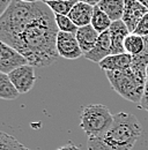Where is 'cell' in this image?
I'll list each match as a JSON object with an SVG mask.
<instances>
[{
    "instance_id": "cell-30",
    "label": "cell",
    "mask_w": 148,
    "mask_h": 150,
    "mask_svg": "<svg viewBox=\"0 0 148 150\" xmlns=\"http://www.w3.org/2000/svg\"><path fill=\"white\" fill-rule=\"evenodd\" d=\"M42 1H44V2H48V1H51V0H42Z\"/></svg>"
},
{
    "instance_id": "cell-1",
    "label": "cell",
    "mask_w": 148,
    "mask_h": 150,
    "mask_svg": "<svg viewBox=\"0 0 148 150\" xmlns=\"http://www.w3.org/2000/svg\"><path fill=\"white\" fill-rule=\"evenodd\" d=\"M55 13L44 1L13 0L0 16V40L15 49L34 67L50 66L59 58Z\"/></svg>"
},
{
    "instance_id": "cell-3",
    "label": "cell",
    "mask_w": 148,
    "mask_h": 150,
    "mask_svg": "<svg viewBox=\"0 0 148 150\" xmlns=\"http://www.w3.org/2000/svg\"><path fill=\"white\" fill-rule=\"evenodd\" d=\"M105 74L112 89L119 96L140 104L146 89L147 74L135 72L132 68L120 72H105Z\"/></svg>"
},
{
    "instance_id": "cell-18",
    "label": "cell",
    "mask_w": 148,
    "mask_h": 150,
    "mask_svg": "<svg viewBox=\"0 0 148 150\" xmlns=\"http://www.w3.org/2000/svg\"><path fill=\"white\" fill-rule=\"evenodd\" d=\"M0 150H30L16 140L13 135H9L5 132L0 133Z\"/></svg>"
},
{
    "instance_id": "cell-6",
    "label": "cell",
    "mask_w": 148,
    "mask_h": 150,
    "mask_svg": "<svg viewBox=\"0 0 148 150\" xmlns=\"http://www.w3.org/2000/svg\"><path fill=\"white\" fill-rule=\"evenodd\" d=\"M8 76L20 94L29 93L34 88L37 81L35 67L31 65L21 66L15 71H13L12 73H9Z\"/></svg>"
},
{
    "instance_id": "cell-7",
    "label": "cell",
    "mask_w": 148,
    "mask_h": 150,
    "mask_svg": "<svg viewBox=\"0 0 148 150\" xmlns=\"http://www.w3.org/2000/svg\"><path fill=\"white\" fill-rule=\"evenodd\" d=\"M57 51L59 57L68 60H75L83 56L75 35L61 31L57 36Z\"/></svg>"
},
{
    "instance_id": "cell-26",
    "label": "cell",
    "mask_w": 148,
    "mask_h": 150,
    "mask_svg": "<svg viewBox=\"0 0 148 150\" xmlns=\"http://www.w3.org/2000/svg\"><path fill=\"white\" fill-rule=\"evenodd\" d=\"M23 2H37V1H42V0H21Z\"/></svg>"
},
{
    "instance_id": "cell-2",
    "label": "cell",
    "mask_w": 148,
    "mask_h": 150,
    "mask_svg": "<svg viewBox=\"0 0 148 150\" xmlns=\"http://www.w3.org/2000/svg\"><path fill=\"white\" fill-rule=\"evenodd\" d=\"M142 126L138 118L127 112L113 114V122L104 134L88 137V150H133L141 136Z\"/></svg>"
},
{
    "instance_id": "cell-11",
    "label": "cell",
    "mask_w": 148,
    "mask_h": 150,
    "mask_svg": "<svg viewBox=\"0 0 148 150\" xmlns=\"http://www.w3.org/2000/svg\"><path fill=\"white\" fill-rule=\"evenodd\" d=\"M133 57L129 53H120V54H110L104 58L98 66L104 72H120L129 69L132 66Z\"/></svg>"
},
{
    "instance_id": "cell-27",
    "label": "cell",
    "mask_w": 148,
    "mask_h": 150,
    "mask_svg": "<svg viewBox=\"0 0 148 150\" xmlns=\"http://www.w3.org/2000/svg\"><path fill=\"white\" fill-rule=\"evenodd\" d=\"M60 1H67V2H75L76 4L79 0H60Z\"/></svg>"
},
{
    "instance_id": "cell-29",
    "label": "cell",
    "mask_w": 148,
    "mask_h": 150,
    "mask_svg": "<svg viewBox=\"0 0 148 150\" xmlns=\"http://www.w3.org/2000/svg\"><path fill=\"white\" fill-rule=\"evenodd\" d=\"M145 91H148V84H146V89H145Z\"/></svg>"
},
{
    "instance_id": "cell-20",
    "label": "cell",
    "mask_w": 148,
    "mask_h": 150,
    "mask_svg": "<svg viewBox=\"0 0 148 150\" xmlns=\"http://www.w3.org/2000/svg\"><path fill=\"white\" fill-rule=\"evenodd\" d=\"M45 4L57 15H68L75 5V2H67V1H60V0H51Z\"/></svg>"
},
{
    "instance_id": "cell-19",
    "label": "cell",
    "mask_w": 148,
    "mask_h": 150,
    "mask_svg": "<svg viewBox=\"0 0 148 150\" xmlns=\"http://www.w3.org/2000/svg\"><path fill=\"white\" fill-rule=\"evenodd\" d=\"M56 23L58 27V30L61 33H67V34H76L78 27L74 24V22L70 19L68 15H57L55 14Z\"/></svg>"
},
{
    "instance_id": "cell-22",
    "label": "cell",
    "mask_w": 148,
    "mask_h": 150,
    "mask_svg": "<svg viewBox=\"0 0 148 150\" xmlns=\"http://www.w3.org/2000/svg\"><path fill=\"white\" fill-rule=\"evenodd\" d=\"M12 2H13V0H0V16L8 9V7L11 6Z\"/></svg>"
},
{
    "instance_id": "cell-16",
    "label": "cell",
    "mask_w": 148,
    "mask_h": 150,
    "mask_svg": "<svg viewBox=\"0 0 148 150\" xmlns=\"http://www.w3.org/2000/svg\"><path fill=\"white\" fill-rule=\"evenodd\" d=\"M124 47H125L126 53L131 54L132 57L138 56L145 49V39L142 36H139L135 34H130L125 39Z\"/></svg>"
},
{
    "instance_id": "cell-15",
    "label": "cell",
    "mask_w": 148,
    "mask_h": 150,
    "mask_svg": "<svg viewBox=\"0 0 148 150\" xmlns=\"http://www.w3.org/2000/svg\"><path fill=\"white\" fill-rule=\"evenodd\" d=\"M18 95L20 93L9 80V76L0 73V97L6 100H13L18 98Z\"/></svg>"
},
{
    "instance_id": "cell-13",
    "label": "cell",
    "mask_w": 148,
    "mask_h": 150,
    "mask_svg": "<svg viewBox=\"0 0 148 150\" xmlns=\"http://www.w3.org/2000/svg\"><path fill=\"white\" fill-rule=\"evenodd\" d=\"M98 36H100V34L92 28V24L86 25V27H81V28L78 29V31L75 34V37L78 39L80 49L83 52V56L86 53L90 52L94 49V46L97 43Z\"/></svg>"
},
{
    "instance_id": "cell-5",
    "label": "cell",
    "mask_w": 148,
    "mask_h": 150,
    "mask_svg": "<svg viewBox=\"0 0 148 150\" xmlns=\"http://www.w3.org/2000/svg\"><path fill=\"white\" fill-rule=\"evenodd\" d=\"M24 65H29L24 57L15 49L0 42V73L8 75Z\"/></svg>"
},
{
    "instance_id": "cell-4",
    "label": "cell",
    "mask_w": 148,
    "mask_h": 150,
    "mask_svg": "<svg viewBox=\"0 0 148 150\" xmlns=\"http://www.w3.org/2000/svg\"><path fill=\"white\" fill-rule=\"evenodd\" d=\"M113 114L103 104H90L82 108L80 113V127L88 137H96L110 128Z\"/></svg>"
},
{
    "instance_id": "cell-14",
    "label": "cell",
    "mask_w": 148,
    "mask_h": 150,
    "mask_svg": "<svg viewBox=\"0 0 148 150\" xmlns=\"http://www.w3.org/2000/svg\"><path fill=\"white\" fill-rule=\"evenodd\" d=\"M97 7L104 12L112 22L123 19L125 0H101Z\"/></svg>"
},
{
    "instance_id": "cell-24",
    "label": "cell",
    "mask_w": 148,
    "mask_h": 150,
    "mask_svg": "<svg viewBox=\"0 0 148 150\" xmlns=\"http://www.w3.org/2000/svg\"><path fill=\"white\" fill-rule=\"evenodd\" d=\"M79 1L86 2V4L90 5V6H94V7H96V6H97V5L100 4V1H101V0H79Z\"/></svg>"
},
{
    "instance_id": "cell-23",
    "label": "cell",
    "mask_w": 148,
    "mask_h": 150,
    "mask_svg": "<svg viewBox=\"0 0 148 150\" xmlns=\"http://www.w3.org/2000/svg\"><path fill=\"white\" fill-rule=\"evenodd\" d=\"M56 150H80V148L78 146L73 144V143H68V144L63 146V147H60V148H58V149Z\"/></svg>"
},
{
    "instance_id": "cell-12",
    "label": "cell",
    "mask_w": 148,
    "mask_h": 150,
    "mask_svg": "<svg viewBox=\"0 0 148 150\" xmlns=\"http://www.w3.org/2000/svg\"><path fill=\"white\" fill-rule=\"evenodd\" d=\"M94 11H95L94 6H90V5L82 2V1H78L74 5V7L72 8L71 13L68 14V16L78 28H81V27H86V25L92 24Z\"/></svg>"
},
{
    "instance_id": "cell-8",
    "label": "cell",
    "mask_w": 148,
    "mask_h": 150,
    "mask_svg": "<svg viewBox=\"0 0 148 150\" xmlns=\"http://www.w3.org/2000/svg\"><path fill=\"white\" fill-rule=\"evenodd\" d=\"M148 13V8L141 5L138 0H125L123 22L129 28L130 33L133 34L137 29L139 22Z\"/></svg>"
},
{
    "instance_id": "cell-28",
    "label": "cell",
    "mask_w": 148,
    "mask_h": 150,
    "mask_svg": "<svg viewBox=\"0 0 148 150\" xmlns=\"http://www.w3.org/2000/svg\"><path fill=\"white\" fill-rule=\"evenodd\" d=\"M146 84H148V67H147V82H146Z\"/></svg>"
},
{
    "instance_id": "cell-10",
    "label": "cell",
    "mask_w": 148,
    "mask_h": 150,
    "mask_svg": "<svg viewBox=\"0 0 148 150\" xmlns=\"http://www.w3.org/2000/svg\"><path fill=\"white\" fill-rule=\"evenodd\" d=\"M110 54H111V39H110V33L108 30L105 33L100 34L98 39H97V43L94 46V49H92L90 52L86 53L83 57L86 59L92 61V62L100 64L104 58H107V57L110 56Z\"/></svg>"
},
{
    "instance_id": "cell-25",
    "label": "cell",
    "mask_w": 148,
    "mask_h": 150,
    "mask_svg": "<svg viewBox=\"0 0 148 150\" xmlns=\"http://www.w3.org/2000/svg\"><path fill=\"white\" fill-rule=\"evenodd\" d=\"M138 1H139L141 5H144L146 8H148V0H138Z\"/></svg>"
},
{
    "instance_id": "cell-9",
    "label": "cell",
    "mask_w": 148,
    "mask_h": 150,
    "mask_svg": "<svg viewBox=\"0 0 148 150\" xmlns=\"http://www.w3.org/2000/svg\"><path fill=\"white\" fill-rule=\"evenodd\" d=\"M109 33H110L111 39V54L126 53L124 43H125L126 37L131 33H130L129 28L126 27V24L123 22V20L112 22Z\"/></svg>"
},
{
    "instance_id": "cell-17",
    "label": "cell",
    "mask_w": 148,
    "mask_h": 150,
    "mask_svg": "<svg viewBox=\"0 0 148 150\" xmlns=\"http://www.w3.org/2000/svg\"><path fill=\"white\" fill-rule=\"evenodd\" d=\"M111 24H112V21H111L110 18L96 6L92 20V28L98 34H102V33H105V31H108L110 29Z\"/></svg>"
},
{
    "instance_id": "cell-21",
    "label": "cell",
    "mask_w": 148,
    "mask_h": 150,
    "mask_svg": "<svg viewBox=\"0 0 148 150\" xmlns=\"http://www.w3.org/2000/svg\"><path fill=\"white\" fill-rule=\"evenodd\" d=\"M133 34L142 36V37L148 36V13L139 22V24H138V27H137V29L134 30Z\"/></svg>"
}]
</instances>
